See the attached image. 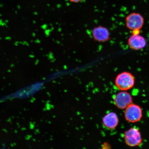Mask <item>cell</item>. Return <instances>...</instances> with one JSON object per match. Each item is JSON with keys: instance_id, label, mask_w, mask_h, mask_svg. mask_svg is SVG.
<instances>
[{"instance_id": "obj_1", "label": "cell", "mask_w": 149, "mask_h": 149, "mask_svg": "<svg viewBox=\"0 0 149 149\" xmlns=\"http://www.w3.org/2000/svg\"><path fill=\"white\" fill-rule=\"evenodd\" d=\"M135 83L134 77L128 72H123L118 74L115 80L116 86L121 91L130 90L133 88Z\"/></svg>"}, {"instance_id": "obj_2", "label": "cell", "mask_w": 149, "mask_h": 149, "mask_svg": "<svg viewBox=\"0 0 149 149\" xmlns=\"http://www.w3.org/2000/svg\"><path fill=\"white\" fill-rule=\"evenodd\" d=\"M124 136L125 141L128 146H138L142 143V136L139 130L137 127H132L126 130Z\"/></svg>"}, {"instance_id": "obj_3", "label": "cell", "mask_w": 149, "mask_h": 149, "mask_svg": "<svg viewBox=\"0 0 149 149\" xmlns=\"http://www.w3.org/2000/svg\"><path fill=\"white\" fill-rule=\"evenodd\" d=\"M124 116L127 122L131 123L138 122L143 116L141 108L137 104L132 103L126 108Z\"/></svg>"}, {"instance_id": "obj_4", "label": "cell", "mask_w": 149, "mask_h": 149, "mask_svg": "<svg viewBox=\"0 0 149 149\" xmlns=\"http://www.w3.org/2000/svg\"><path fill=\"white\" fill-rule=\"evenodd\" d=\"M133 98L130 93L126 91H122L115 95L113 101L116 107L121 109H125L133 103Z\"/></svg>"}, {"instance_id": "obj_5", "label": "cell", "mask_w": 149, "mask_h": 149, "mask_svg": "<svg viewBox=\"0 0 149 149\" xmlns=\"http://www.w3.org/2000/svg\"><path fill=\"white\" fill-rule=\"evenodd\" d=\"M144 23V18L141 15L137 13H132L126 18L127 27L132 30L141 29Z\"/></svg>"}, {"instance_id": "obj_6", "label": "cell", "mask_w": 149, "mask_h": 149, "mask_svg": "<svg viewBox=\"0 0 149 149\" xmlns=\"http://www.w3.org/2000/svg\"><path fill=\"white\" fill-rule=\"evenodd\" d=\"M92 35L94 40L99 42H105L110 39L109 30L107 28L101 26L93 28Z\"/></svg>"}, {"instance_id": "obj_7", "label": "cell", "mask_w": 149, "mask_h": 149, "mask_svg": "<svg viewBox=\"0 0 149 149\" xmlns=\"http://www.w3.org/2000/svg\"><path fill=\"white\" fill-rule=\"evenodd\" d=\"M104 125L108 129L113 130L118 125L119 119L116 113L111 112L106 114L102 119Z\"/></svg>"}, {"instance_id": "obj_8", "label": "cell", "mask_w": 149, "mask_h": 149, "mask_svg": "<svg viewBox=\"0 0 149 149\" xmlns=\"http://www.w3.org/2000/svg\"><path fill=\"white\" fill-rule=\"evenodd\" d=\"M128 44L131 49L139 50L145 47L146 42L143 36L138 34H134L128 40Z\"/></svg>"}, {"instance_id": "obj_9", "label": "cell", "mask_w": 149, "mask_h": 149, "mask_svg": "<svg viewBox=\"0 0 149 149\" xmlns=\"http://www.w3.org/2000/svg\"><path fill=\"white\" fill-rule=\"evenodd\" d=\"M69 1L72 3H77L81 1H83V0H69Z\"/></svg>"}]
</instances>
